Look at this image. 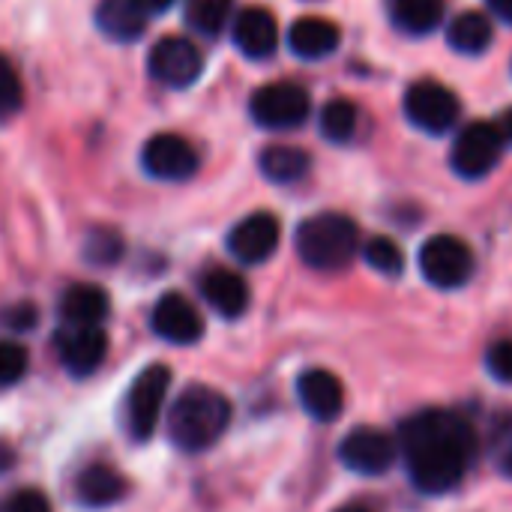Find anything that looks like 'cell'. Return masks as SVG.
<instances>
[{"label": "cell", "instance_id": "cell-1", "mask_svg": "<svg viewBox=\"0 0 512 512\" xmlns=\"http://www.w3.org/2000/svg\"><path fill=\"white\" fill-rule=\"evenodd\" d=\"M396 444L414 486L426 495L453 492L477 456V435L471 423L444 408H429L408 417Z\"/></svg>", "mask_w": 512, "mask_h": 512}, {"label": "cell", "instance_id": "cell-2", "mask_svg": "<svg viewBox=\"0 0 512 512\" xmlns=\"http://www.w3.org/2000/svg\"><path fill=\"white\" fill-rule=\"evenodd\" d=\"M228 423H231V402L225 399V393L207 384L186 387L171 402L168 417H165L168 438L183 453L210 450L225 435Z\"/></svg>", "mask_w": 512, "mask_h": 512}, {"label": "cell", "instance_id": "cell-3", "mask_svg": "<svg viewBox=\"0 0 512 512\" xmlns=\"http://www.w3.org/2000/svg\"><path fill=\"white\" fill-rule=\"evenodd\" d=\"M294 246L306 267L318 273H339L360 252V228L345 213H318L297 228Z\"/></svg>", "mask_w": 512, "mask_h": 512}, {"label": "cell", "instance_id": "cell-4", "mask_svg": "<svg viewBox=\"0 0 512 512\" xmlns=\"http://www.w3.org/2000/svg\"><path fill=\"white\" fill-rule=\"evenodd\" d=\"M171 390V369L162 363L147 366L129 387L126 393V405H123V426L126 435L135 444H147L162 420L165 411V399Z\"/></svg>", "mask_w": 512, "mask_h": 512}, {"label": "cell", "instance_id": "cell-5", "mask_svg": "<svg viewBox=\"0 0 512 512\" xmlns=\"http://www.w3.org/2000/svg\"><path fill=\"white\" fill-rule=\"evenodd\" d=\"M249 111L258 126L273 129V132H288V129H297L306 123V117L312 111V99H309L306 87H300L294 81H273L252 93Z\"/></svg>", "mask_w": 512, "mask_h": 512}, {"label": "cell", "instance_id": "cell-6", "mask_svg": "<svg viewBox=\"0 0 512 512\" xmlns=\"http://www.w3.org/2000/svg\"><path fill=\"white\" fill-rule=\"evenodd\" d=\"M420 273L435 288H462L474 273V252L456 234H435L420 249Z\"/></svg>", "mask_w": 512, "mask_h": 512}, {"label": "cell", "instance_id": "cell-7", "mask_svg": "<svg viewBox=\"0 0 512 512\" xmlns=\"http://www.w3.org/2000/svg\"><path fill=\"white\" fill-rule=\"evenodd\" d=\"M405 114H408V120L417 129H423L429 135H444L459 120L462 102H459V96L447 84L423 78V81H414L408 87V93H405Z\"/></svg>", "mask_w": 512, "mask_h": 512}, {"label": "cell", "instance_id": "cell-8", "mask_svg": "<svg viewBox=\"0 0 512 512\" xmlns=\"http://www.w3.org/2000/svg\"><path fill=\"white\" fill-rule=\"evenodd\" d=\"M504 144H507V141H504L498 123L477 120V123H468V126L459 132V138L453 141L450 162H453V168H456L459 177L480 180V177H486V174L501 162Z\"/></svg>", "mask_w": 512, "mask_h": 512}, {"label": "cell", "instance_id": "cell-9", "mask_svg": "<svg viewBox=\"0 0 512 512\" xmlns=\"http://www.w3.org/2000/svg\"><path fill=\"white\" fill-rule=\"evenodd\" d=\"M147 72L153 81L183 90L195 84L204 72V54L201 48L186 36H165L159 39L147 54Z\"/></svg>", "mask_w": 512, "mask_h": 512}, {"label": "cell", "instance_id": "cell-10", "mask_svg": "<svg viewBox=\"0 0 512 512\" xmlns=\"http://www.w3.org/2000/svg\"><path fill=\"white\" fill-rule=\"evenodd\" d=\"M399 456V444L375 426H357L351 429L339 444V459L348 471L363 477H381L393 468Z\"/></svg>", "mask_w": 512, "mask_h": 512}, {"label": "cell", "instance_id": "cell-11", "mask_svg": "<svg viewBox=\"0 0 512 512\" xmlns=\"http://www.w3.org/2000/svg\"><path fill=\"white\" fill-rule=\"evenodd\" d=\"M141 165L150 177L165 183H183L198 171V150L174 132L153 135L141 150Z\"/></svg>", "mask_w": 512, "mask_h": 512}, {"label": "cell", "instance_id": "cell-12", "mask_svg": "<svg viewBox=\"0 0 512 512\" xmlns=\"http://www.w3.org/2000/svg\"><path fill=\"white\" fill-rule=\"evenodd\" d=\"M54 348L69 375L87 378L108 357V333L102 327H60L54 336Z\"/></svg>", "mask_w": 512, "mask_h": 512}, {"label": "cell", "instance_id": "cell-13", "mask_svg": "<svg viewBox=\"0 0 512 512\" xmlns=\"http://www.w3.org/2000/svg\"><path fill=\"white\" fill-rule=\"evenodd\" d=\"M150 327L159 339L168 345H195L204 336V318L195 309L192 300H186L177 291H168L156 300L150 312Z\"/></svg>", "mask_w": 512, "mask_h": 512}, {"label": "cell", "instance_id": "cell-14", "mask_svg": "<svg viewBox=\"0 0 512 512\" xmlns=\"http://www.w3.org/2000/svg\"><path fill=\"white\" fill-rule=\"evenodd\" d=\"M282 240V225L273 213L261 210L246 219H240L228 234V252L240 264H264L273 258Z\"/></svg>", "mask_w": 512, "mask_h": 512}, {"label": "cell", "instance_id": "cell-15", "mask_svg": "<svg viewBox=\"0 0 512 512\" xmlns=\"http://www.w3.org/2000/svg\"><path fill=\"white\" fill-rule=\"evenodd\" d=\"M231 36H234V45L240 54H246L249 60H267V57H273V51L279 45V24L270 9L249 6L234 15Z\"/></svg>", "mask_w": 512, "mask_h": 512}, {"label": "cell", "instance_id": "cell-16", "mask_svg": "<svg viewBox=\"0 0 512 512\" xmlns=\"http://www.w3.org/2000/svg\"><path fill=\"white\" fill-rule=\"evenodd\" d=\"M297 399L312 420L333 423L345 408V387L327 369H306L297 381Z\"/></svg>", "mask_w": 512, "mask_h": 512}, {"label": "cell", "instance_id": "cell-17", "mask_svg": "<svg viewBox=\"0 0 512 512\" xmlns=\"http://www.w3.org/2000/svg\"><path fill=\"white\" fill-rule=\"evenodd\" d=\"M201 297L207 300V306L216 315L234 321V318L246 315L252 291H249V282L240 273H234L228 267H213V270H207L201 276Z\"/></svg>", "mask_w": 512, "mask_h": 512}, {"label": "cell", "instance_id": "cell-18", "mask_svg": "<svg viewBox=\"0 0 512 512\" xmlns=\"http://www.w3.org/2000/svg\"><path fill=\"white\" fill-rule=\"evenodd\" d=\"M63 327H102L111 312L108 291L93 282H75L60 294L57 303Z\"/></svg>", "mask_w": 512, "mask_h": 512}, {"label": "cell", "instance_id": "cell-19", "mask_svg": "<svg viewBox=\"0 0 512 512\" xmlns=\"http://www.w3.org/2000/svg\"><path fill=\"white\" fill-rule=\"evenodd\" d=\"M339 42H342L339 24L318 15L297 18L288 30V48L303 60H324L339 48Z\"/></svg>", "mask_w": 512, "mask_h": 512}, {"label": "cell", "instance_id": "cell-20", "mask_svg": "<svg viewBox=\"0 0 512 512\" xmlns=\"http://www.w3.org/2000/svg\"><path fill=\"white\" fill-rule=\"evenodd\" d=\"M129 492V483L120 471L108 468V465H87L78 477H75V498L81 507L87 510H105L114 507L117 501H123Z\"/></svg>", "mask_w": 512, "mask_h": 512}, {"label": "cell", "instance_id": "cell-21", "mask_svg": "<svg viewBox=\"0 0 512 512\" xmlns=\"http://www.w3.org/2000/svg\"><path fill=\"white\" fill-rule=\"evenodd\" d=\"M147 18L132 0H102L96 6V27L114 42H135L147 30Z\"/></svg>", "mask_w": 512, "mask_h": 512}, {"label": "cell", "instance_id": "cell-22", "mask_svg": "<svg viewBox=\"0 0 512 512\" xmlns=\"http://www.w3.org/2000/svg\"><path fill=\"white\" fill-rule=\"evenodd\" d=\"M495 39V24L483 12H459L447 24V42L459 54H483Z\"/></svg>", "mask_w": 512, "mask_h": 512}, {"label": "cell", "instance_id": "cell-23", "mask_svg": "<svg viewBox=\"0 0 512 512\" xmlns=\"http://www.w3.org/2000/svg\"><path fill=\"white\" fill-rule=\"evenodd\" d=\"M258 165H261V174L273 183H297L306 177L312 159L306 150H300L294 144H273V147L261 150Z\"/></svg>", "mask_w": 512, "mask_h": 512}, {"label": "cell", "instance_id": "cell-24", "mask_svg": "<svg viewBox=\"0 0 512 512\" xmlns=\"http://www.w3.org/2000/svg\"><path fill=\"white\" fill-rule=\"evenodd\" d=\"M390 18L399 30L423 36L444 21V0H387Z\"/></svg>", "mask_w": 512, "mask_h": 512}, {"label": "cell", "instance_id": "cell-25", "mask_svg": "<svg viewBox=\"0 0 512 512\" xmlns=\"http://www.w3.org/2000/svg\"><path fill=\"white\" fill-rule=\"evenodd\" d=\"M234 18V0H186V24L213 39L219 36Z\"/></svg>", "mask_w": 512, "mask_h": 512}, {"label": "cell", "instance_id": "cell-26", "mask_svg": "<svg viewBox=\"0 0 512 512\" xmlns=\"http://www.w3.org/2000/svg\"><path fill=\"white\" fill-rule=\"evenodd\" d=\"M360 123V111L351 99H330L321 108V135L333 144H345L354 138Z\"/></svg>", "mask_w": 512, "mask_h": 512}, {"label": "cell", "instance_id": "cell-27", "mask_svg": "<svg viewBox=\"0 0 512 512\" xmlns=\"http://www.w3.org/2000/svg\"><path fill=\"white\" fill-rule=\"evenodd\" d=\"M363 258L372 270L384 273V276H399L402 267H405V252L396 240L390 237H372L366 246H363Z\"/></svg>", "mask_w": 512, "mask_h": 512}, {"label": "cell", "instance_id": "cell-28", "mask_svg": "<svg viewBox=\"0 0 512 512\" xmlns=\"http://www.w3.org/2000/svg\"><path fill=\"white\" fill-rule=\"evenodd\" d=\"M120 255H123V240H120L117 231H108V228L90 231V237H87V243H84V258H87L90 264L108 267V264H114Z\"/></svg>", "mask_w": 512, "mask_h": 512}, {"label": "cell", "instance_id": "cell-29", "mask_svg": "<svg viewBox=\"0 0 512 512\" xmlns=\"http://www.w3.org/2000/svg\"><path fill=\"white\" fill-rule=\"evenodd\" d=\"M21 105H24V84L15 66L9 63V57L0 54V120H9L12 114H18Z\"/></svg>", "mask_w": 512, "mask_h": 512}, {"label": "cell", "instance_id": "cell-30", "mask_svg": "<svg viewBox=\"0 0 512 512\" xmlns=\"http://www.w3.org/2000/svg\"><path fill=\"white\" fill-rule=\"evenodd\" d=\"M27 348L18 342H0V390L18 384L27 375Z\"/></svg>", "mask_w": 512, "mask_h": 512}, {"label": "cell", "instance_id": "cell-31", "mask_svg": "<svg viewBox=\"0 0 512 512\" xmlns=\"http://www.w3.org/2000/svg\"><path fill=\"white\" fill-rule=\"evenodd\" d=\"M486 366H489V375H495L504 384H512V339H504L489 348Z\"/></svg>", "mask_w": 512, "mask_h": 512}, {"label": "cell", "instance_id": "cell-32", "mask_svg": "<svg viewBox=\"0 0 512 512\" xmlns=\"http://www.w3.org/2000/svg\"><path fill=\"white\" fill-rule=\"evenodd\" d=\"M3 512H51V504L39 489H21L6 501Z\"/></svg>", "mask_w": 512, "mask_h": 512}, {"label": "cell", "instance_id": "cell-33", "mask_svg": "<svg viewBox=\"0 0 512 512\" xmlns=\"http://www.w3.org/2000/svg\"><path fill=\"white\" fill-rule=\"evenodd\" d=\"M3 324L12 327V330H30V327L36 324V306L18 303V306L6 309V312H3Z\"/></svg>", "mask_w": 512, "mask_h": 512}, {"label": "cell", "instance_id": "cell-34", "mask_svg": "<svg viewBox=\"0 0 512 512\" xmlns=\"http://www.w3.org/2000/svg\"><path fill=\"white\" fill-rule=\"evenodd\" d=\"M486 3H489V9H492L495 18L512 24V0H486Z\"/></svg>", "mask_w": 512, "mask_h": 512}, {"label": "cell", "instance_id": "cell-35", "mask_svg": "<svg viewBox=\"0 0 512 512\" xmlns=\"http://www.w3.org/2000/svg\"><path fill=\"white\" fill-rule=\"evenodd\" d=\"M141 12H147V15H159V12H165L174 0H132Z\"/></svg>", "mask_w": 512, "mask_h": 512}, {"label": "cell", "instance_id": "cell-36", "mask_svg": "<svg viewBox=\"0 0 512 512\" xmlns=\"http://www.w3.org/2000/svg\"><path fill=\"white\" fill-rule=\"evenodd\" d=\"M12 465H15V450H12L9 444L0 441V474L12 471Z\"/></svg>", "mask_w": 512, "mask_h": 512}, {"label": "cell", "instance_id": "cell-37", "mask_svg": "<svg viewBox=\"0 0 512 512\" xmlns=\"http://www.w3.org/2000/svg\"><path fill=\"white\" fill-rule=\"evenodd\" d=\"M501 135H504V141H512V108L504 111V117H501Z\"/></svg>", "mask_w": 512, "mask_h": 512}, {"label": "cell", "instance_id": "cell-38", "mask_svg": "<svg viewBox=\"0 0 512 512\" xmlns=\"http://www.w3.org/2000/svg\"><path fill=\"white\" fill-rule=\"evenodd\" d=\"M501 468H504V474H507V477H512V441H510V444H507V450H504Z\"/></svg>", "mask_w": 512, "mask_h": 512}, {"label": "cell", "instance_id": "cell-39", "mask_svg": "<svg viewBox=\"0 0 512 512\" xmlns=\"http://www.w3.org/2000/svg\"><path fill=\"white\" fill-rule=\"evenodd\" d=\"M336 512H369L366 507H360V504H348V507H339Z\"/></svg>", "mask_w": 512, "mask_h": 512}]
</instances>
